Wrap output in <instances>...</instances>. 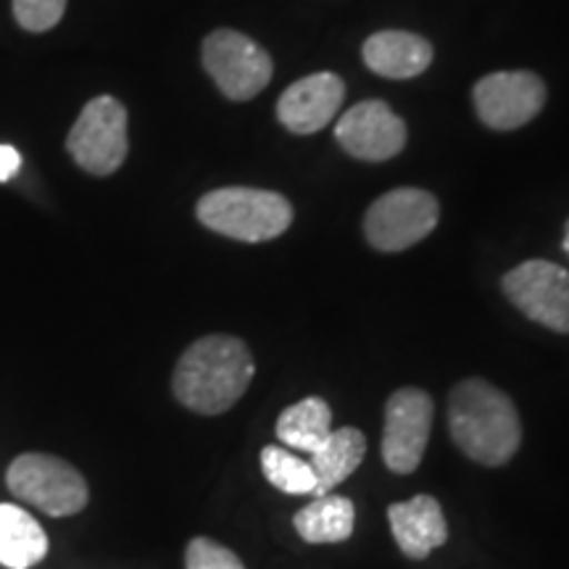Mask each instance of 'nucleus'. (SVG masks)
Wrapping results in <instances>:
<instances>
[{"mask_svg": "<svg viewBox=\"0 0 569 569\" xmlns=\"http://www.w3.org/2000/svg\"><path fill=\"white\" fill-rule=\"evenodd\" d=\"M256 375L253 356L240 338L206 336L180 356L172 390L184 409L203 417L230 411Z\"/></svg>", "mask_w": 569, "mask_h": 569, "instance_id": "nucleus-1", "label": "nucleus"}, {"mask_svg": "<svg viewBox=\"0 0 569 569\" xmlns=\"http://www.w3.org/2000/svg\"><path fill=\"white\" fill-rule=\"evenodd\" d=\"M448 427L461 453L486 467L509 465L522 443L515 401L480 377H469L453 388Z\"/></svg>", "mask_w": 569, "mask_h": 569, "instance_id": "nucleus-2", "label": "nucleus"}, {"mask_svg": "<svg viewBox=\"0 0 569 569\" xmlns=\"http://www.w3.org/2000/svg\"><path fill=\"white\" fill-rule=\"evenodd\" d=\"M198 222L240 243H267L293 224V206L274 190L219 188L196 206Z\"/></svg>", "mask_w": 569, "mask_h": 569, "instance_id": "nucleus-3", "label": "nucleus"}, {"mask_svg": "<svg viewBox=\"0 0 569 569\" xmlns=\"http://www.w3.org/2000/svg\"><path fill=\"white\" fill-rule=\"evenodd\" d=\"M6 486L21 503L48 517H74L90 501L80 469L53 453H21L9 465Z\"/></svg>", "mask_w": 569, "mask_h": 569, "instance_id": "nucleus-4", "label": "nucleus"}, {"mask_svg": "<svg viewBox=\"0 0 569 569\" xmlns=\"http://www.w3.org/2000/svg\"><path fill=\"white\" fill-rule=\"evenodd\" d=\"M67 151L84 172L96 177L117 172L130 151L124 106L111 96H98L84 103L67 138Z\"/></svg>", "mask_w": 569, "mask_h": 569, "instance_id": "nucleus-5", "label": "nucleus"}, {"mask_svg": "<svg viewBox=\"0 0 569 569\" xmlns=\"http://www.w3.org/2000/svg\"><path fill=\"white\" fill-rule=\"evenodd\" d=\"M438 198L419 188H396L369 206L365 234L382 253H398L417 246L438 227Z\"/></svg>", "mask_w": 569, "mask_h": 569, "instance_id": "nucleus-6", "label": "nucleus"}, {"mask_svg": "<svg viewBox=\"0 0 569 569\" xmlns=\"http://www.w3.org/2000/svg\"><path fill=\"white\" fill-rule=\"evenodd\" d=\"M203 69L230 101H251L272 80L274 63L243 32L217 30L203 40Z\"/></svg>", "mask_w": 569, "mask_h": 569, "instance_id": "nucleus-7", "label": "nucleus"}, {"mask_svg": "<svg viewBox=\"0 0 569 569\" xmlns=\"http://www.w3.org/2000/svg\"><path fill=\"white\" fill-rule=\"evenodd\" d=\"M503 293L532 322L569 336V272L553 261L530 259L503 274Z\"/></svg>", "mask_w": 569, "mask_h": 569, "instance_id": "nucleus-8", "label": "nucleus"}, {"mask_svg": "<svg viewBox=\"0 0 569 569\" xmlns=\"http://www.w3.org/2000/svg\"><path fill=\"white\" fill-rule=\"evenodd\" d=\"M475 111L490 130H519L543 111L546 82L532 71H496L472 90Z\"/></svg>", "mask_w": 569, "mask_h": 569, "instance_id": "nucleus-9", "label": "nucleus"}, {"mask_svg": "<svg viewBox=\"0 0 569 569\" xmlns=\"http://www.w3.org/2000/svg\"><path fill=\"white\" fill-rule=\"evenodd\" d=\"M432 427V398L419 388H401L388 398L382 459L390 472L411 475L422 465Z\"/></svg>", "mask_w": 569, "mask_h": 569, "instance_id": "nucleus-10", "label": "nucleus"}, {"mask_svg": "<svg viewBox=\"0 0 569 569\" xmlns=\"http://www.w3.org/2000/svg\"><path fill=\"white\" fill-rule=\"evenodd\" d=\"M407 122L382 101H361L336 124V140L359 161H388L407 146Z\"/></svg>", "mask_w": 569, "mask_h": 569, "instance_id": "nucleus-11", "label": "nucleus"}, {"mask_svg": "<svg viewBox=\"0 0 569 569\" xmlns=\"http://www.w3.org/2000/svg\"><path fill=\"white\" fill-rule=\"evenodd\" d=\"M346 84L332 71H317L290 84L277 101V119L296 134H315L336 119Z\"/></svg>", "mask_w": 569, "mask_h": 569, "instance_id": "nucleus-12", "label": "nucleus"}, {"mask_svg": "<svg viewBox=\"0 0 569 569\" xmlns=\"http://www.w3.org/2000/svg\"><path fill=\"white\" fill-rule=\"evenodd\" d=\"M390 530L401 549L403 557L409 559H427L432 549L443 546L448 540V525L440 509L438 498L432 496H415L411 501L393 503L388 509Z\"/></svg>", "mask_w": 569, "mask_h": 569, "instance_id": "nucleus-13", "label": "nucleus"}, {"mask_svg": "<svg viewBox=\"0 0 569 569\" xmlns=\"http://www.w3.org/2000/svg\"><path fill=\"white\" fill-rule=\"evenodd\" d=\"M361 56L375 74L388 80H411L432 63V46L415 32L386 30L365 40Z\"/></svg>", "mask_w": 569, "mask_h": 569, "instance_id": "nucleus-14", "label": "nucleus"}, {"mask_svg": "<svg viewBox=\"0 0 569 569\" xmlns=\"http://www.w3.org/2000/svg\"><path fill=\"white\" fill-rule=\"evenodd\" d=\"M48 532L24 507L0 503V565L30 569L48 557Z\"/></svg>", "mask_w": 569, "mask_h": 569, "instance_id": "nucleus-15", "label": "nucleus"}, {"mask_svg": "<svg viewBox=\"0 0 569 569\" xmlns=\"http://www.w3.org/2000/svg\"><path fill=\"white\" fill-rule=\"evenodd\" d=\"M367 453V438L365 432L356 427H340L332 430L322 446L311 453L309 465L317 475L315 496H327L332 488L351 478L365 461Z\"/></svg>", "mask_w": 569, "mask_h": 569, "instance_id": "nucleus-16", "label": "nucleus"}, {"mask_svg": "<svg viewBox=\"0 0 569 569\" xmlns=\"http://www.w3.org/2000/svg\"><path fill=\"white\" fill-rule=\"evenodd\" d=\"M296 532L311 546L343 543L356 525L353 501L346 496H319L293 517Z\"/></svg>", "mask_w": 569, "mask_h": 569, "instance_id": "nucleus-17", "label": "nucleus"}, {"mask_svg": "<svg viewBox=\"0 0 569 569\" xmlns=\"http://www.w3.org/2000/svg\"><path fill=\"white\" fill-rule=\"evenodd\" d=\"M274 430L284 446L315 453L332 432V411L325 398L309 396L284 409Z\"/></svg>", "mask_w": 569, "mask_h": 569, "instance_id": "nucleus-18", "label": "nucleus"}, {"mask_svg": "<svg viewBox=\"0 0 569 569\" xmlns=\"http://www.w3.org/2000/svg\"><path fill=\"white\" fill-rule=\"evenodd\" d=\"M261 472H264L269 486L288 496H309L317 488V475L309 461L284 451L280 446H267L261 451Z\"/></svg>", "mask_w": 569, "mask_h": 569, "instance_id": "nucleus-19", "label": "nucleus"}, {"mask_svg": "<svg viewBox=\"0 0 569 569\" xmlns=\"http://www.w3.org/2000/svg\"><path fill=\"white\" fill-rule=\"evenodd\" d=\"M67 0H13V19L27 32H48L63 19Z\"/></svg>", "mask_w": 569, "mask_h": 569, "instance_id": "nucleus-20", "label": "nucleus"}, {"mask_svg": "<svg viewBox=\"0 0 569 569\" xmlns=\"http://www.w3.org/2000/svg\"><path fill=\"white\" fill-rule=\"evenodd\" d=\"M184 569H246L238 553L211 538H193L184 549Z\"/></svg>", "mask_w": 569, "mask_h": 569, "instance_id": "nucleus-21", "label": "nucleus"}, {"mask_svg": "<svg viewBox=\"0 0 569 569\" xmlns=\"http://www.w3.org/2000/svg\"><path fill=\"white\" fill-rule=\"evenodd\" d=\"M21 156L13 146H0V182H9L19 174Z\"/></svg>", "mask_w": 569, "mask_h": 569, "instance_id": "nucleus-22", "label": "nucleus"}, {"mask_svg": "<svg viewBox=\"0 0 569 569\" xmlns=\"http://www.w3.org/2000/svg\"><path fill=\"white\" fill-rule=\"evenodd\" d=\"M561 246H565V251L569 256V219H567V227H565V243H561Z\"/></svg>", "mask_w": 569, "mask_h": 569, "instance_id": "nucleus-23", "label": "nucleus"}]
</instances>
